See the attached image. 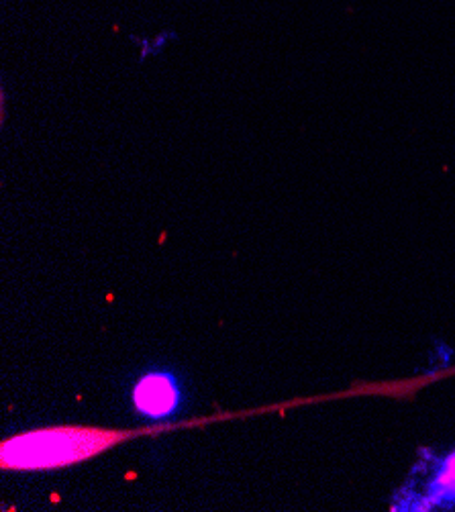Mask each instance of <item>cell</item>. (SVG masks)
Here are the masks:
<instances>
[{
	"instance_id": "cell-2",
	"label": "cell",
	"mask_w": 455,
	"mask_h": 512,
	"mask_svg": "<svg viewBox=\"0 0 455 512\" xmlns=\"http://www.w3.org/2000/svg\"><path fill=\"white\" fill-rule=\"evenodd\" d=\"M435 476L437 478L431 484L433 502H451V500H455V453L445 459Z\"/></svg>"
},
{
	"instance_id": "cell-1",
	"label": "cell",
	"mask_w": 455,
	"mask_h": 512,
	"mask_svg": "<svg viewBox=\"0 0 455 512\" xmlns=\"http://www.w3.org/2000/svg\"><path fill=\"white\" fill-rule=\"evenodd\" d=\"M182 402V390L174 374L170 372H149L139 378L133 388V404L137 413L160 421L172 417Z\"/></svg>"
}]
</instances>
